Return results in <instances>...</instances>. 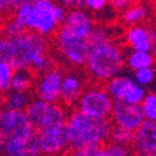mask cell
<instances>
[{"label": "cell", "instance_id": "f1b7e54d", "mask_svg": "<svg viewBox=\"0 0 156 156\" xmlns=\"http://www.w3.org/2000/svg\"><path fill=\"white\" fill-rule=\"evenodd\" d=\"M12 73H14V68L9 62L0 60V83L9 81Z\"/></svg>", "mask_w": 156, "mask_h": 156}, {"label": "cell", "instance_id": "e575fe53", "mask_svg": "<svg viewBox=\"0 0 156 156\" xmlns=\"http://www.w3.org/2000/svg\"><path fill=\"white\" fill-rule=\"evenodd\" d=\"M79 2H80V4H85L86 0H79Z\"/></svg>", "mask_w": 156, "mask_h": 156}, {"label": "cell", "instance_id": "4316f807", "mask_svg": "<svg viewBox=\"0 0 156 156\" xmlns=\"http://www.w3.org/2000/svg\"><path fill=\"white\" fill-rule=\"evenodd\" d=\"M146 87H142L140 85H137L135 81L134 84L127 89V91L125 93L124 96V101L129 102V104H135V105H140V102L142 101V99L146 95Z\"/></svg>", "mask_w": 156, "mask_h": 156}, {"label": "cell", "instance_id": "e0dca14e", "mask_svg": "<svg viewBox=\"0 0 156 156\" xmlns=\"http://www.w3.org/2000/svg\"><path fill=\"white\" fill-rule=\"evenodd\" d=\"M154 64H155L154 53H150V51L131 50L125 54V68H127L131 71L142 68L154 66Z\"/></svg>", "mask_w": 156, "mask_h": 156}, {"label": "cell", "instance_id": "ba28073f", "mask_svg": "<svg viewBox=\"0 0 156 156\" xmlns=\"http://www.w3.org/2000/svg\"><path fill=\"white\" fill-rule=\"evenodd\" d=\"M33 127L39 131L58 122H65L68 118L66 108L58 102H49L40 99L31 100L25 109Z\"/></svg>", "mask_w": 156, "mask_h": 156}, {"label": "cell", "instance_id": "8fae6325", "mask_svg": "<svg viewBox=\"0 0 156 156\" xmlns=\"http://www.w3.org/2000/svg\"><path fill=\"white\" fill-rule=\"evenodd\" d=\"M111 120L114 125L124 127L130 131L135 130L145 121L140 105L129 104L124 100H115L111 110Z\"/></svg>", "mask_w": 156, "mask_h": 156}, {"label": "cell", "instance_id": "7402d4cb", "mask_svg": "<svg viewBox=\"0 0 156 156\" xmlns=\"http://www.w3.org/2000/svg\"><path fill=\"white\" fill-rule=\"evenodd\" d=\"M24 31H27V29H25L23 21L16 15H12L11 18H9L3 24V28H2V35L6 36V37L19 36Z\"/></svg>", "mask_w": 156, "mask_h": 156}, {"label": "cell", "instance_id": "8992f818", "mask_svg": "<svg viewBox=\"0 0 156 156\" xmlns=\"http://www.w3.org/2000/svg\"><path fill=\"white\" fill-rule=\"evenodd\" d=\"M114 100L101 85H86L76 102V110L94 119H109Z\"/></svg>", "mask_w": 156, "mask_h": 156}, {"label": "cell", "instance_id": "d4e9b609", "mask_svg": "<svg viewBox=\"0 0 156 156\" xmlns=\"http://www.w3.org/2000/svg\"><path fill=\"white\" fill-rule=\"evenodd\" d=\"M133 79L134 81L142 86V87H149L155 83V70L152 66L150 68H142L139 70L133 71Z\"/></svg>", "mask_w": 156, "mask_h": 156}, {"label": "cell", "instance_id": "52a82bcc", "mask_svg": "<svg viewBox=\"0 0 156 156\" xmlns=\"http://www.w3.org/2000/svg\"><path fill=\"white\" fill-rule=\"evenodd\" d=\"M36 134L25 110L0 108V141L9 139L29 140Z\"/></svg>", "mask_w": 156, "mask_h": 156}, {"label": "cell", "instance_id": "9c48e42d", "mask_svg": "<svg viewBox=\"0 0 156 156\" xmlns=\"http://www.w3.org/2000/svg\"><path fill=\"white\" fill-rule=\"evenodd\" d=\"M40 151L44 155H59L69 149L65 122H58L36 131Z\"/></svg>", "mask_w": 156, "mask_h": 156}, {"label": "cell", "instance_id": "484cf974", "mask_svg": "<svg viewBox=\"0 0 156 156\" xmlns=\"http://www.w3.org/2000/svg\"><path fill=\"white\" fill-rule=\"evenodd\" d=\"M131 154L129 146H124L120 144H115L111 142L110 144H104L100 146V154L99 156H127Z\"/></svg>", "mask_w": 156, "mask_h": 156}, {"label": "cell", "instance_id": "ac0fdd59", "mask_svg": "<svg viewBox=\"0 0 156 156\" xmlns=\"http://www.w3.org/2000/svg\"><path fill=\"white\" fill-rule=\"evenodd\" d=\"M121 12H122L121 14V21L125 25H127V27H131V25L144 23L149 16L150 9L145 4H136V5L130 4Z\"/></svg>", "mask_w": 156, "mask_h": 156}, {"label": "cell", "instance_id": "6da1fadb", "mask_svg": "<svg viewBox=\"0 0 156 156\" xmlns=\"http://www.w3.org/2000/svg\"><path fill=\"white\" fill-rule=\"evenodd\" d=\"M66 12L68 9L55 0H35L31 5L16 8L14 15L23 21L27 31L50 37L60 28Z\"/></svg>", "mask_w": 156, "mask_h": 156}, {"label": "cell", "instance_id": "30bf717a", "mask_svg": "<svg viewBox=\"0 0 156 156\" xmlns=\"http://www.w3.org/2000/svg\"><path fill=\"white\" fill-rule=\"evenodd\" d=\"M86 76L80 70H71L68 73H64L59 100L62 106L66 109L74 108L76 105L80 95L83 94L84 89L86 87Z\"/></svg>", "mask_w": 156, "mask_h": 156}, {"label": "cell", "instance_id": "ffe728a7", "mask_svg": "<svg viewBox=\"0 0 156 156\" xmlns=\"http://www.w3.org/2000/svg\"><path fill=\"white\" fill-rule=\"evenodd\" d=\"M31 101L29 91H14L9 90L4 95V106L12 110H25Z\"/></svg>", "mask_w": 156, "mask_h": 156}, {"label": "cell", "instance_id": "4fadbf2b", "mask_svg": "<svg viewBox=\"0 0 156 156\" xmlns=\"http://www.w3.org/2000/svg\"><path fill=\"white\" fill-rule=\"evenodd\" d=\"M133 152L139 156L156 155V124L151 120H145L133 136Z\"/></svg>", "mask_w": 156, "mask_h": 156}, {"label": "cell", "instance_id": "83f0119b", "mask_svg": "<svg viewBox=\"0 0 156 156\" xmlns=\"http://www.w3.org/2000/svg\"><path fill=\"white\" fill-rule=\"evenodd\" d=\"M110 40V33L108 31V29L102 28V27H99V25H94L93 30L90 31L89 34V41L93 46L94 45H98L100 43H104V41H108Z\"/></svg>", "mask_w": 156, "mask_h": 156}, {"label": "cell", "instance_id": "9a60e30c", "mask_svg": "<svg viewBox=\"0 0 156 156\" xmlns=\"http://www.w3.org/2000/svg\"><path fill=\"white\" fill-rule=\"evenodd\" d=\"M94 25H95V21L93 15L87 10L76 6V8L69 9L60 27L65 28L75 35L89 37V34L93 30Z\"/></svg>", "mask_w": 156, "mask_h": 156}, {"label": "cell", "instance_id": "5bb4252c", "mask_svg": "<svg viewBox=\"0 0 156 156\" xmlns=\"http://www.w3.org/2000/svg\"><path fill=\"white\" fill-rule=\"evenodd\" d=\"M155 31L145 24H136L129 27L125 31V41L131 50L155 51Z\"/></svg>", "mask_w": 156, "mask_h": 156}, {"label": "cell", "instance_id": "603a6c76", "mask_svg": "<svg viewBox=\"0 0 156 156\" xmlns=\"http://www.w3.org/2000/svg\"><path fill=\"white\" fill-rule=\"evenodd\" d=\"M140 108L145 120L156 121V95L154 91L146 93L145 98L140 102Z\"/></svg>", "mask_w": 156, "mask_h": 156}, {"label": "cell", "instance_id": "7a4b0ae2", "mask_svg": "<svg viewBox=\"0 0 156 156\" xmlns=\"http://www.w3.org/2000/svg\"><path fill=\"white\" fill-rule=\"evenodd\" d=\"M50 49L48 37L33 31H24L19 36L0 37V60L9 62L14 70L29 69L34 60Z\"/></svg>", "mask_w": 156, "mask_h": 156}, {"label": "cell", "instance_id": "4dcf8cb0", "mask_svg": "<svg viewBox=\"0 0 156 156\" xmlns=\"http://www.w3.org/2000/svg\"><path fill=\"white\" fill-rule=\"evenodd\" d=\"M109 4L110 6L116 10V11H124L130 4H131V2L130 0H109Z\"/></svg>", "mask_w": 156, "mask_h": 156}, {"label": "cell", "instance_id": "3957f363", "mask_svg": "<svg viewBox=\"0 0 156 156\" xmlns=\"http://www.w3.org/2000/svg\"><path fill=\"white\" fill-rule=\"evenodd\" d=\"M65 125L69 147L73 152L90 145H104L109 141L110 129L112 126L109 119H94L79 110L68 114Z\"/></svg>", "mask_w": 156, "mask_h": 156}, {"label": "cell", "instance_id": "5b68a950", "mask_svg": "<svg viewBox=\"0 0 156 156\" xmlns=\"http://www.w3.org/2000/svg\"><path fill=\"white\" fill-rule=\"evenodd\" d=\"M55 46L61 59L74 68L85 66L93 45L89 37L79 36L60 27L55 33Z\"/></svg>", "mask_w": 156, "mask_h": 156}, {"label": "cell", "instance_id": "7c38bea8", "mask_svg": "<svg viewBox=\"0 0 156 156\" xmlns=\"http://www.w3.org/2000/svg\"><path fill=\"white\" fill-rule=\"evenodd\" d=\"M62 76H64V71L58 66H54L53 69L39 74L35 81L36 99L49 102H58Z\"/></svg>", "mask_w": 156, "mask_h": 156}, {"label": "cell", "instance_id": "cb8c5ba5", "mask_svg": "<svg viewBox=\"0 0 156 156\" xmlns=\"http://www.w3.org/2000/svg\"><path fill=\"white\" fill-rule=\"evenodd\" d=\"M54 66H56V62H55V59L51 56L49 54V51L48 53H44L41 54L40 56H37L34 62L31 64V68L30 70L35 74H41V73H45L50 69H53Z\"/></svg>", "mask_w": 156, "mask_h": 156}, {"label": "cell", "instance_id": "d6986e66", "mask_svg": "<svg viewBox=\"0 0 156 156\" xmlns=\"http://www.w3.org/2000/svg\"><path fill=\"white\" fill-rule=\"evenodd\" d=\"M10 90L14 91H29L34 85V73L29 69H18L14 70L10 80Z\"/></svg>", "mask_w": 156, "mask_h": 156}, {"label": "cell", "instance_id": "8d00e7d4", "mask_svg": "<svg viewBox=\"0 0 156 156\" xmlns=\"http://www.w3.org/2000/svg\"><path fill=\"white\" fill-rule=\"evenodd\" d=\"M2 36H3V35H2V33H0V37H2Z\"/></svg>", "mask_w": 156, "mask_h": 156}, {"label": "cell", "instance_id": "f546056e", "mask_svg": "<svg viewBox=\"0 0 156 156\" xmlns=\"http://www.w3.org/2000/svg\"><path fill=\"white\" fill-rule=\"evenodd\" d=\"M108 4H109V0H86L84 5H85L90 11L98 12V11L102 10Z\"/></svg>", "mask_w": 156, "mask_h": 156}, {"label": "cell", "instance_id": "d590c367", "mask_svg": "<svg viewBox=\"0 0 156 156\" xmlns=\"http://www.w3.org/2000/svg\"><path fill=\"white\" fill-rule=\"evenodd\" d=\"M130 2H136V0H130Z\"/></svg>", "mask_w": 156, "mask_h": 156}, {"label": "cell", "instance_id": "836d02e7", "mask_svg": "<svg viewBox=\"0 0 156 156\" xmlns=\"http://www.w3.org/2000/svg\"><path fill=\"white\" fill-rule=\"evenodd\" d=\"M10 90V85L9 81H4V83H0V95H5L8 91Z\"/></svg>", "mask_w": 156, "mask_h": 156}, {"label": "cell", "instance_id": "d6a6232c", "mask_svg": "<svg viewBox=\"0 0 156 156\" xmlns=\"http://www.w3.org/2000/svg\"><path fill=\"white\" fill-rule=\"evenodd\" d=\"M35 0H10V6L11 8H19L21 5H31Z\"/></svg>", "mask_w": 156, "mask_h": 156}, {"label": "cell", "instance_id": "44dd1931", "mask_svg": "<svg viewBox=\"0 0 156 156\" xmlns=\"http://www.w3.org/2000/svg\"><path fill=\"white\" fill-rule=\"evenodd\" d=\"M133 136H134L133 131L114 125L110 129L109 140L111 142H115V144H120V145H124V146H130L131 145V142H133Z\"/></svg>", "mask_w": 156, "mask_h": 156}, {"label": "cell", "instance_id": "2e32d148", "mask_svg": "<svg viewBox=\"0 0 156 156\" xmlns=\"http://www.w3.org/2000/svg\"><path fill=\"white\" fill-rule=\"evenodd\" d=\"M134 84L133 76H130L127 74H118L112 76L111 79L106 81L105 89L109 93V95L112 98V100H122L125 96V93L127 91V89Z\"/></svg>", "mask_w": 156, "mask_h": 156}, {"label": "cell", "instance_id": "1f68e13d", "mask_svg": "<svg viewBox=\"0 0 156 156\" xmlns=\"http://www.w3.org/2000/svg\"><path fill=\"white\" fill-rule=\"evenodd\" d=\"M56 3H59L60 5L65 6L66 9H73V8H76V6H80V2L79 0H55Z\"/></svg>", "mask_w": 156, "mask_h": 156}, {"label": "cell", "instance_id": "277c9868", "mask_svg": "<svg viewBox=\"0 0 156 156\" xmlns=\"http://www.w3.org/2000/svg\"><path fill=\"white\" fill-rule=\"evenodd\" d=\"M126 51L111 40L91 48L85 62L90 77L96 83H106L112 76L124 73Z\"/></svg>", "mask_w": 156, "mask_h": 156}]
</instances>
